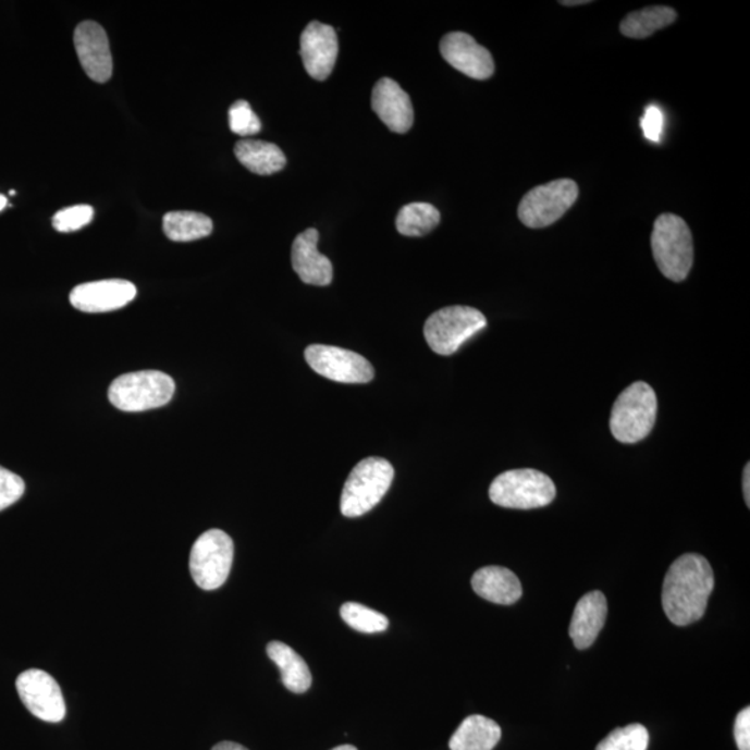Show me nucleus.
<instances>
[{
	"label": "nucleus",
	"mask_w": 750,
	"mask_h": 750,
	"mask_svg": "<svg viewBox=\"0 0 750 750\" xmlns=\"http://www.w3.org/2000/svg\"><path fill=\"white\" fill-rule=\"evenodd\" d=\"M74 45L88 77L99 84L108 83L113 74V57L102 25L95 22L78 24L74 33Z\"/></svg>",
	"instance_id": "f8f14e48"
},
{
	"label": "nucleus",
	"mask_w": 750,
	"mask_h": 750,
	"mask_svg": "<svg viewBox=\"0 0 750 750\" xmlns=\"http://www.w3.org/2000/svg\"><path fill=\"white\" fill-rule=\"evenodd\" d=\"M471 587L478 597L496 605H513L522 595L516 574L501 566L480 568L471 578Z\"/></svg>",
	"instance_id": "6ab92c4d"
},
{
	"label": "nucleus",
	"mask_w": 750,
	"mask_h": 750,
	"mask_svg": "<svg viewBox=\"0 0 750 750\" xmlns=\"http://www.w3.org/2000/svg\"><path fill=\"white\" fill-rule=\"evenodd\" d=\"M485 316L470 306H447L428 317L425 336L437 355L451 356L487 327Z\"/></svg>",
	"instance_id": "0eeeda50"
},
{
	"label": "nucleus",
	"mask_w": 750,
	"mask_h": 750,
	"mask_svg": "<svg viewBox=\"0 0 750 750\" xmlns=\"http://www.w3.org/2000/svg\"><path fill=\"white\" fill-rule=\"evenodd\" d=\"M234 561V542L229 533L209 530L195 541L189 557V570L196 586L214 591L224 586Z\"/></svg>",
	"instance_id": "6e6552de"
},
{
	"label": "nucleus",
	"mask_w": 750,
	"mask_h": 750,
	"mask_svg": "<svg viewBox=\"0 0 750 750\" xmlns=\"http://www.w3.org/2000/svg\"><path fill=\"white\" fill-rule=\"evenodd\" d=\"M441 213L430 204H409L397 213V233L405 236L430 234L440 224Z\"/></svg>",
	"instance_id": "393cba45"
},
{
	"label": "nucleus",
	"mask_w": 750,
	"mask_h": 750,
	"mask_svg": "<svg viewBox=\"0 0 750 750\" xmlns=\"http://www.w3.org/2000/svg\"><path fill=\"white\" fill-rule=\"evenodd\" d=\"M300 57L307 74L319 82L329 78L339 58V37L331 25L311 22L302 33Z\"/></svg>",
	"instance_id": "ddd939ff"
},
{
	"label": "nucleus",
	"mask_w": 750,
	"mask_h": 750,
	"mask_svg": "<svg viewBox=\"0 0 750 750\" xmlns=\"http://www.w3.org/2000/svg\"><path fill=\"white\" fill-rule=\"evenodd\" d=\"M656 416V392L647 382H634L614 402L612 434L622 444H637L651 434Z\"/></svg>",
	"instance_id": "f03ea898"
},
{
	"label": "nucleus",
	"mask_w": 750,
	"mask_h": 750,
	"mask_svg": "<svg viewBox=\"0 0 750 750\" xmlns=\"http://www.w3.org/2000/svg\"><path fill=\"white\" fill-rule=\"evenodd\" d=\"M16 688L24 706L35 717L47 723H60L65 717L62 689L44 669L32 668L20 674Z\"/></svg>",
	"instance_id": "9b49d317"
},
{
	"label": "nucleus",
	"mask_w": 750,
	"mask_h": 750,
	"mask_svg": "<svg viewBox=\"0 0 750 750\" xmlns=\"http://www.w3.org/2000/svg\"><path fill=\"white\" fill-rule=\"evenodd\" d=\"M307 364L317 374L342 384H367L374 379L369 360L356 352L339 346L310 345L306 347Z\"/></svg>",
	"instance_id": "9d476101"
},
{
	"label": "nucleus",
	"mask_w": 750,
	"mask_h": 750,
	"mask_svg": "<svg viewBox=\"0 0 750 750\" xmlns=\"http://www.w3.org/2000/svg\"><path fill=\"white\" fill-rule=\"evenodd\" d=\"M677 20L676 10L668 7H651L629 13L620 24V32L628 38L643 39L667 27Z\"/></svg>",
	"instance_id": "b1692460"
},
{
	"label": "nucleus",
	"mask_w": 750,
	"mask_h": 750,
	"mask_svg": "<svg viewBox=\"0 0 750 750\" xmlns=\"http://www.w3.org/2000/svg\"><path fill=\"white\" fill-rule=\"evenodd\" d=\"M211 750H249L243 747V745L235 743V742H230V741H224L216 745L213 749Z\"/></svg>",
	"instance_id": "72a5a7b5"
},
{
	"label": "nucleus",
	"mask_w": 750,
	"mask_h": 750,
	"mask_svg": "<svg viewBox=\"0 0 750 750\" xmlns=\"http://www.w3.org/2000/svg\"><path fill=\"white\" fill-rule=\"evenodd\" d=\"M7 205H8L7 196L0 194V211H2L4 208H7Z\"/></svg>",
	"instance_id": "c9c22d12"
},
{
	"label": "nucleus",
	"mask_w": 750,
	"mask_h": 750,
	"mask_svg": "<svg viewBox=\"0 0 750 750\" xmlns=\"http://www.w3.org/2000/svg\"><path fill=\"white\" fill-rule=\"evenodd\" d=\"M235 156L239 163L251 173L271 175L279 173L286 164V158L279 146L258 139H243L235 145Z\"/></svg>",
	"instance_id": "412c9836"
},
{
	"label": "nucleus",
	"mask_w": 750,
	"mask_h": 750,
	"mask_svg": "<svg viewBox=\"0 0 750 750\" xmlns=\"http://www.w3.org/2000/svg\"><path fill=\"white\" fill-rule=\"evenodd\" d=\"M163 230L174 243H190L209 236L213 231V221L196 211H170L164 216Z\"/></svg>",
	"instance_id": "5701e85b"
},
{
	"label": "nucleus",
	"mask_w": 750,
	"mask_h": 750,
	"mask_svg": "<svg viewBox=\"0 0 750 750\" xmlns=\"http://www.w3.org/2000/svg\"><path fill=\"white\" fill-rule=\"evenodd\" d=\"M743 496L748 507L750 506V465L743 470Z\"/></svg>",
	"instance_id": "473e14b6"
},
{
	"label": "nucleus",
	"mask_w": 750,
	"mask_h": 750,
	"mask_svg": "<svg viewBox=\"0 0 750 750\" xmlns=\"http://www.w3.org/2000/svg\"><path fill=\"white\" fill-rule=\"evenodd\" d=\"M332 750H357V748L352 747V745H341V747H336Z\"/></svg>",
	"instance_id": "e433bc0d"
},
{
	"label": "nucleus",
	"mask_w": 750,
	"mask_h": 750,
	"mask_svg": "<svg viewBox=\"0 0 750 750\" xmlns=\"http://www.w3.org/2000/svg\"><path fill=\"white\" fill-rule=\"evenodd\" d=\"M648 729L641 724H631L614 729L598 745L597 750H648Z\"/></svg>",
	"instance_id": "bb28decb"
},
{
	"label": "nucleus",
	"mask_w": 750,
	"mask_h": 750,
	"mask_svg": "<svg viewBox=\"0 0 750 750\" xmlns=\"http://www.w3.org/2000/svg\"><path fill=\"white\" fill-rule=\"evenodd\" d=\"M137 296V288L125 280H103L85 283L72 291L70 302L84 313H106L122 309Z\"/></svg>",
	"instance_id": "2eb2a0df"
},
{
	"label": "nucleus",
	"mask_w": 750,
	"mask_h": 750,
	"mask_svg": "<svg viewBox=\"0 0 750 750\" xmlns=\"http://www.w3.org/2000/svg\"><path fill=\"white\" fill-rule=\"evenodd\" d=\"M502 729L493 720L475 714L463 720L452 735L451 750H492L501 741Z\"/></svg>",
	"instance_id": "4be33fe9"
},
{
	"label": "nucleus",
	"mask_w": 750,
	"mask_h": 750,
	"mask_svg": "<svg viewBox=\"0 0 750 750\" xmlns=\"http://www.w3.org/2000/svg\"><path fill=\"white\" fill-rule=\"evenodd\" d=\"M441 54L453 69L470 78L488 79L495 72L490 50L466 33L445 35L441 41Z\"/></svg>",
	"instance_id": "4468645a"
},
{
	"label": "nucleus",
	"mask_w": 750,
	"mask_h": 750,
	"mask_svg": "<svg viewBox=\"0 0 750 750\" xmlns=\"http://www.w3.org/2000/svg\"><path fill=\"white\" fill-rule=\"evenodd\" d=\"M607 617L606 597L601 591H592L578 601L570 623V638L580 651L593 646Z\"/></svg>",
	"instance_id": "a211bd4d"
},
{
	"label": "nucleus",
	"mask_w": 750,
	"mask_h": 750,
	"mask_svg": "<svg viewBox=\"0 0 750 750\" xmlns=\"http://www.w3.org/2000/svg\"><path fill=\"white\" fill-rule=\"evenodd\" d=\"M562 4H565V7H580V4H587L589 3L588 0H574V2H561Z\"/></svg>",
	"instance_id": "f704fd0d"
},
{
	"label": "nucleus",
	"mask_w": 750,
	"mask_h": 750,
	"mask_svg": "<svg viewBox=\"0 0 750 750\" xmlns=\"http://www.w3.org/2000/svg\"><path fill=\"white\" fill-rule=\"evenodd\" d=\"M394 476V467L381 457H367L357 463L342 490V515L355 518L369 513L390 491Z\"/></svg>",
	"instance_id": "20e7f679"
},
{
	"label": "nucleus",
	"mask_w": 750,
	"mask_h": 750,
	"mask_svg": "<svg viewBox=\"0 0 750 750\" xmlns=\"http://www.w3.org/2000/svg\"><path fill=\"white\" fill-rule=\"evenodd\" d=\"M651 243L662 274L674 283L686 280L693 265L692 234L686 221L672 213L659 216Z\"/></svg>",
	"instance_id": "7ed1b4c3"
},
{
	"label": "nucleus",
	"mask_w": 750,
	"mask_h": 750,
	"mask_svg": "<svg viewBox=\"0 0 750 750\" xmlns=\"http://www.w3.org/2000/svg\"><path fill=\"white\" fill-rule=\"evenodd\" d=\"M714 588L708 558L687 553L669 566L664 578L662 602L669 622L679 627L701 620Z\"/></svg>",
	"instance_id": "f257e3e1"
},
{
	"label": "nucleus",
	"mask_w": 750,
	"mask_h": 750,
	"mask_svg": "<svg viewBox=\"0 0 750 750\" xmlns=\"http://www.w3.org/2000/svg\"><path fill=\"white\" fill-rule=\"evenodd\" d=\"M24 491L23 478L0 466V512L14 505L23 496Z\"/></svg>",
	"instance_id": "c756f323"
},
{
	"label": "nucleus",
	"mask_w": 750,
	"mask_h": 750,
	"mask_svg": "<svg viewBox=\"0 0 750 750\" xmlns=\"http://www.w3.org/2000/svg\"><path fill=\"white\" fill-rule=\"evenodd\" d=\"M175 382L162 371H137L120 376L109 388V401L123 411L158 409L173 399Z\"/></svg>",
	"instance_id": "39448f33"
},
{
	"label": "nucleus",
	"mask_w": 750,
	"mask_h": 750,
	"mask_svg": "<svg viewBox=\"0 0 750 750\" xmlns=\"http://www.w3.org/2000/svg\"><path fill=\"white\" fill-rule=\"evenodd\" d=\"M94 214L93 206H70L53 216L52 224L59 233H73L88 225L94 220Z\"/></svg>",
	"instance_id": "c85d7f7f"
},
{
	"label": "nucleus",
	"mask_w": 750,
	"mask_h": 750,
	"mask_svg": "<svg viewBox=\"0 0 750 750\" xmlns=\"http://www.w3.org/2000/svg\"><path fill=\"white\" fill-rule=\"evenodd\" d=\"M641 127L647 139L651 143H661L664 127V115L661 108H657L656 104L648 106L641 120Z\"/></svg>",
	"instance_id": "7c9ffc66"
},
{
	"label": "nucleus",
	"mask_w": 750,
	"mask_h": 750,
	"mask_svg": "<svg viewBox=\"0 0 750 750\" xmlns=\"http://www.w3.org/2000/svg\"><path fill=\"white\" fill-rule=\"evenodd\" d=\"M341 617L347 626L365 634L384 632L390 627V620L380 612L360 603L347 602L341 607Z\"/></svg>",
	"instance_id": "a878e982"
},
{
	"label": "nucleus",
	"mask_w": 750,
	"mask_h": 750,
	"mask_svg": "<svg viewBox=\"0 0 750 750\" xmlns=\"http://www.w3.org/2000/svg\"><path fill=\"white\" fill-rule=\"evenodd\" d=\"M578 193V185L567 179L536 186L518 206V219L528 229H545L571 209Z\"/></svg>",
	"instance_id": "1a4fd4ad"
},
{
	"label": "nucleus",
	"mask_w": 750,
	"mask_h": 750,
	"mask_svg": "<svg viewBox=\"0 0 750 750\" xmlns=\"http://www.w3.org/2000/svg\"><path fill=\"white\" fill-rule=\"evenodd\" d=\"M230 128L241 137H251L260 133L261 123L246 100H238L230 108Z\"/></svg>",
	"instance_id": "cd10ccee"
},
{
	"label": "nucleus",
	"mask_w": 750,
	"mask_h": 750,
	"mask_svg": "<svg viewBox=\"0 0 750 750\" xmlns=\"http://www.w3.org/2000/svg\"><path fill=\"white\" fill-rule=\"evenodd\" d=\"M735 741L739 750H750V709L745 708L735 720Z\"/></svg>",
	"instance_id": "2f4dec72"
},
{
	"label": "nucleus",
	"mask_w": 750,
	"mask_h": 750,
	"mask_svg": "<svg viewBox=\"0 0 750 750\" xmlns=\"http://www.w3.org/2000/svg\"><path fill=\"white\" fill-rule=\"evenodd\" d=\"M319 233L309 229L296 236L292 245V267L305 284L327 286L332 283L334 270L331 260L317 249Z\"/></svg>",
	"instance_id": "f3484780"
},
{
	"label": "nucleus",
	"mask_w": 750,
	"mask_h": 750,
	"mask_svg": "<svg viewBox=\"0 0 750 750\" xmlns=\"http://www.w3.org/2000/svg\"><path fill=\"white\" fill-rule=\"evenodd\" d=\"M555 497L551 477L532 468L502 472L490 487V500L495 505L518 511L545 507Z\"/></svg>",
	"instance_id": "423d86ee"
},
{
	"label": "nucleus",
	"mask_w": 750,
	"mask_h": 750,
	"mask_svg": "<svg viewBox=\"0 0 750 750\" xmlns=\"http://www.w3.org/2000/svg\"><path fill=\"white\" fill-rule=\"evenodd\" d=\"M267 654L275 666L280 668L281 681L284 687L294 693H305L311 687V673L309 666L300 654L280 641L270 642L267 646Z\"/></svg>",
	"instance_id": "aec40b11"
},
{
	"label": "nucleus",
	"mask_w": 750,
	"mask_h": 750,
	"mask_svg": "<svg viewBox=\"0 0 750 750\" xmlns=\"http://www.w3.org/2000/svg\"><path fill=\"white\" fill-rule=\"evenodd\" d=\"M371 106L381 122L394 133H407L415 122L409 95L394 79L382 78L376 84Z\"/></svg>",
	"instance_id": "dca6fc26"
}]
</instances>
